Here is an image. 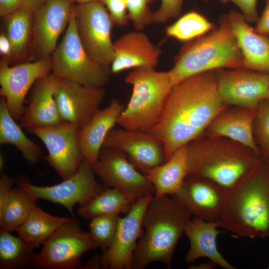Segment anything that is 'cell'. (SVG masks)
<instances>
[{
    "mask_svg": "<svg viewBox=\"0 0 269 269\" xmlns=\"http://www.w3.org/2000/svg\"><path fill=\"white\" fill-rule=\"evenodd\" d=\"M228 107L218 91L215 71L196 74L173 86L160 119L147 132L163 143L167 160L200 138Z\"/></svg>",
    "mask_w": 269,
    "mask_h": 269,
    "instance_id": "6da1fadb",
    "label": "cell"
},
{
    "mask_svg": "<svg viewBox=\"0 0 269 269\" xmlns=\"http://www.w3.org/2000/svg\"><path fill=\"white\" fill-rule=\"evenodd\" d=\"M218 227L252 239L269 238V163L260 158L230 190Z\"/></svg>",
    "mask_w": 269,
    "mask_h": 269,
    "instance_id": "7a4b0ae2",
    "label": "cell"
},
{
    "mask_svg": "<svg viewBox=\"0 0 269 269\" xmlns=\"http://www.w3.org/2000/svg\"><path fill=\"white\" fill-rule=\"evenodd\" d=\"M192 216L174 196H153L143 215L132 269H143L155 262L171 268L177 244Z\"/></svg>",
    "mask_w": 269,
    "mask_h": 269,
    "instance_id": "3957f363",
    "label": "cell"
},
{
    "mask_svg": "<svg viewBox=\"0 0 269 269\" xmlns=\"http://www.w3.org/2000/svg\"><path fill=\"white\" fill-rule=\"evenodd\" d=\"M243 59L227 14L209 32L186 43L168 73L172 86L201 73L243 68Z\"/></svg>",
    "mask_w": 269,
    "mask_h": 269,
    "instance_id": "277c9868",
    "label": "cell"
},
{
    "mask_svg": "<svg viewBox=\"0 0 269 269\" xmlns=\"http://www.w3.org/2000/svg\"><path fill=\"white\" fill-rule=\"evenodd\" d=\"M188 174L230 190L260 158L245 146L225 137L198 139L187 145Z\"/></svg>",
    "mask_w": 269,
    "mask_h": 269,
    "instance_id": "5b68a950",
    "label": "cell"
},
{
    "mask_svg": "<svg viewBox=\"0 0 269 269\" xmlns=\"http://www.w3.org/2000/svg\"><path fill=\"white\" fill-rule=\"evenodd\" d=\"M125 82L132 86L133 91L117 124L127 130L147 132L160 119L173 87L168 71L136 68L128 74Z\"/></svg>",
    "mask_w": 269,
    "mask_h": 269,
    "instance_id": "8992f818",
    "label": "cell"
},
{
    "mask_svg": "<svg viewBox=\"0 0 269 269\" xmlns=\"http://www.w3.org/2000/svg\"><path fill=\"white\" fill-rule=\"evenodd\" d=\"M52 71L56 77L82 85L103 87L111 71L88 54L78 35L74 5L65 34L52 54Z\"/></svg>",
    "mask_w": 269,
    "mask_h": 269,
    "instance_id": "52a82bcc",
    "label": "cell"
},
{
    "mask_svg": "<svg viewBox=\"0 0 269 269\" xmlns=\"http://www.w3.org/2000/svg\"><path fill=\"white\" fill-rule=\"evenodd\" d=\"M98 248L89 232L74 217L59 227L37 253L35 267L45 269H82L80 260Z\"/></svg>",
    "mask_w": 269,
    "mask_h": 269,
    "instance_id": "ba28073f",
    "label": "cell"
},
{
    "mask_svg": "<svg viewBox=\"0 0 269 269\" xmlns=\"http://www.w3.org/2000/svg\"><path fill=\"white\" fill-rule=\"evenodd\" d=\"M92 165L83 157L77 171L57 184L40 186L31 184L21 177L15 181L35 200H44L64 206L72 215L75 206L85 204L103 190L98 183Z\"/></svg>",
    "mask_w": 269,
    "mask_h": 269,
    "instance_id": "9c48e42d",
    "label": "cell"
},
{
    "mask_svg": "<svg viewBox=\"0 0 269 269\" xmlns=\"http://www.w3.org/2000/svg\"><path fill=\"white\" fill-rule=\"evenodd\" d=\"M74 10L77 31L86 51L110 70L114 57L111 37L114 23L108 11L99 0L78 3Z\"/></svg>",
    "mask_w": 269,
    "mask_h": 269,
    "instance_id": "30bf717a",
    "label": "cell"
},
{
    "mask_svg": "<svg viewBox=\"0 0 269 269\" xmlns=\"http://www.w3.org/2000/svg\"><path fill=\"white\" fill-rule=\"evenodd\" d=\"M92 167L105 186L119 189L136 199L154 195L153 185L120 150L103 147Z\"/></svg>",
    "mask_w": 269,
    "mask_h": 269,
    "instance_id": "8fae6325",
    "label": "cell"
},
{
    "mask_svg": "<svg viewBox=\"0 0 269 269\" xmlns=\"http://www.w3.org/2000/svg\"><path fill=\"white\" fill-rule=\"evenodd\" d=\"M79 130L75 125L63 121L28 131L43 142L48 151L44 159L63 179L77 171L83 158L78 139Z\"/></svg>",
    "mask_w": 269,
    "mask_h": 269,
    "instance_id": "7c38bea8",
    "label": "cell"
},
{
    "mask_svg": "<svg viewBox=\"0 0 269 269\" xmlns=\"http://www.w3.org/2000/svg\"><path fill=\"white\" fill-rule=\"evenodd\" d=\"M218 91L228 106L256 110L266 100L269 74L240 68L215 71Z\"/></svg>",
    "mask_w": 269,
    "mask_h": 269,
    "instance_id": "4fadbf2b",
    "label": "cell"
},
{
    "mask_svg": "<svg viewBox=\"0 0 269 269\" xmlns=\"http://www.w3.org/2000/svg\"><path fill=\"white\" fill-rule=\"evenodd\" d=\"M51 71L52 61L49 56L13 66H9L5 61L1 62L0 95L15 121L20 120L24 113L26 96L31 87Z\"/></svg>",
    "mask_w": 269,
    "mask_h": 269,
    "instance_id": "5bb4252c",
    "label": "cell"
},
{
    "mask_svg": "<svg viewBox=\"0 0 269 269\" xmlns=\"http://www.w3.org/2000/svg\"><path fill=\"white\" fill-rule=\"evenodd\" d=\"M153 196L148 195L137 199L130 211L121 217L112 244L100 255L102 269H132L134 251L142 233L143 215Z\"/></svg>",
    "mask_w": 269,
    "mask_h": 269,
    "instance_id": "9a60e30c",
    "label": "cell"
},
{
    "mask_svg": "<svg viewBox=\"0 0 269 269\" xmlns=\"http://www.w3.org/2000/svg\"><path fill=\"white\" fill-rule=\"evenodd\" d=\"M105 93L103 87L84 85L56 77L55 96L60 117L80 129L100 109Z\"/></svg>",
    "mask_w": 269,
    "mask_h": 269,
    "instance_id": "2e32d148",
    "label": "cell"
},
{
    "mask_svg": "<svg viewBox=\"0 0 269 269\" xmlns=\"http://www.w3.org/2000/svg\"><path fill=\"white\" fill-rule=\"evenodd\" d=\"M103 147L123 151L143 174L166 161L163 143L147 132L113 128L106 136Z\"/></svg>",
    "mask_w": 269,
    "mask_h": 269,
    "instance_id": "e0dca14e",
    "label": "cell"
},
{
    "mask_svg": "<svg viewBox=\"0 0 269 269\" xmlns=\"http://www.w3.org/2000/svg\"><path fill=\"white\" fill-rule=\"evenodd\" d=\"M230 190L209 179L187 175L180 190L172 195L194 217L217 222L225 210Z\"/></svg>",
    "mask_w": 269,
    "mask_h": 269,
    "instance_id": "ac0fdd59",
    "label": "cell"
},
{
    "mask_svg": "<svg viewBox=\"0 0 269 269\" xmlns=\"http://www.w3.org/2000/svg\"><path fill=\"white\" fill-rule=\"evenodd\" d=\"M72 0H46L35 11L32 31L35 44L43 57L52 54L61 33L69 23Z\"/></svg>",
    "mask_w": 269,
    "mask_h": 269,
    "instance_id": "d6986e66",
    "label": "cell"
},
{
    "mask_svg": "<svg viewBox=\"0 0 269 269\" xmlns=\"http://www.w3.org/2000/svg\"><path fill=\"white\" fill-rule=\"evenodd\" d=\"M161 54V49L142 31L126 33L114 42L111 72L118 73L139 67L155 68Z\"/></svg>",
    "mask_w": 269,
    "mask_h": 269,
    "instance_id": "ffe728a7",
    "label": "cell"
},
{
    "mask_svg": "<svg viewBox=\"0 0 269 269\" xmlns=\"http://www.w3.org/2000/svg\"><path fill=\"white\" fill-rule=\"evenodd\" d=\"M56 77L52 73L38 80L33 86L19 126L27 131L36 127L55 125L63 122L55 100Z\"/></svg>",
    "mask_w": 269,
    "mask_h": 269,
    "instance_id": "44dd1931",
    "label": "cell"
},
{
    "mask_svg": "<svg viewBox=\"0 0 269 269\" xmlns=\"http://www.w3.org/2000/svg\"><path fill=\"white\" fill-rule=\"evenodd\" d=\"M227 15L243 56V68L269 74V36L257 33L237 11Z\"/></svg>",
    "mask_w": 269,
    "mask_h": 269,
    "instance_id": "7402d4cb",
    "label": "cell"
},
{
    "mask_svg": "<svg viewBox=\"0 0 269 269\" xmlns=\"http://www.w3.org/2000/svg\"><path fill=\"white\" fill-rule=\"evenodd\" d=\"M256 110L235 106L227 107L212 122L206 132L209 137H225L252 150L260 158L254 134Z\"/></svg>",
    "mask_w": 269,
    "mask_h": 269,
    "instance_id": "603a6c76",
    "label": "cell"
},
{
    "mask_svg": "<svg viewBox=\"0 0 269 269\" xmlns=\"http://www.w3.org/2000/svg\"><path fill=\"white\" fill-rule=\"evenodd\" d=\"M125 107L113 98L110 104L98 110L79 133V143L82 155L92 165L98 159L109 132L117 122Z\"/></svg>",
    "mask_w": 269,
    "mask_h": 269,
    "instance_id": "cb8c5ba5",
    "label": "cell"
},
{
    "mask_svg": "<svg viewBox=\"0 0 269 269\" xmlns=\"http://www.w3.org/2000/svg\"><path fill=\"white\" fill-rule=\"evenodd\" d=\"M218 228L217 222H208L196 217L191 218L184 231L189 242V248L185 257L186 263H192L204 257L223 269H235L218 249L217 238L222 233Z\"/></svg>",
    "mask_w": 269,
    "mask_h": 269,
    "instance_id": "d4e9b609",
    "label": "cell"
},
{
    "mask_svg": "<svg viewBox=\"0 0 269 269\" xmlns=\"http://www.w3.org/2000/svg\"><path fill=\"white\" fill-rule=\"evenodd\" d=\"M143 174L154 187V196H172L177 193L188 174L187 145L176 150L165 162Z\"/></svg>",
    "mask_w": 269,
    "mask_h": 269,
    "instance_id": "484cf974",
    "label": "cell"
},
{
    "mask_svg": "<svg viewBox=\"0 0 269 269\" xmlns=\"http://www.w3.org/2000/svg\"><path fill=\"white\" fill-rule=\"evenodd\" d=\"M71 218L57 217L44 211L33 205L30 212L16 232L29 246L36 249L42 246L51 235Z\"/></svg>",
    "mask_w": 269,
    "mask_h": 269,
    "instance_id": "4316f807",
    "label": "cell"
},
{
    "mask_svg": "<svg viewBox=\"0 0 269 269\" xmlns=\"http://www.w3.org/2000/svg\"><path fill=\"white\" fill-rule=\"evenodd\" d=\"M10 115L4 99L0 101V144H11L30 164L38 162L42 156L40 147L27 137Z\"/></svg>",
    "mask_w": 269,
    "mask_h": 269,
    "instance_id": "83f0119b",
    "label": "cell"
},
{
    "mask_svg": "<svg viewBox=\"0 0 269 269\" xmlns=\"http://www.w3.org/2000/svg\"><path fill=\"white\" fill-rule=\"evenodd\" d=\"M136 200L119 189L105 186L88 203L80 206L77 213L87 220L103 215H126Z\"/></svg>",
    "mask_w": 269,
    "mask_h": 269,
    "instance_id": "f1b7e54d",
    "label": "cell"
},
{
    "mask_svg": "<svg viewBox=\"0 0 269 269\" xmlns=\"http://www.w3.org/2000/svg\"><path fill=\"white\" fill-rule=\"evenodd\" d=\"M37 253L18 236L0 231V269L35 267Z\"/></svg>",
    "mask_w": 269,
    "mask_h": 269,
    "instance_id": "f546056e",
    "label": "cell"
},
{
    "mask_svg": "<svg viewBox=\"0 0 269 269\" xmlns=\"http://www.w3.org/2000/svg\"><path fill=\"white\" fill-rule=\"evenodd\" d=\"M36 202L19 187L12 188L0 212V231L16 232L25 221Z\"/></svg>",
    "mask_w": 269,
    "mask_h": 269,
    "instance_id": "4dcf8cb0",
    "label": "cell"
},
{
    "mask_svg": "<svg viewBox=\"0 0 269 269\" xmlns=\"http://www.w3.org/2000/svg\"><path fill=\"white\" fill-rule=\"evenodd\" d=\"M34 13L26 5L5 16V34L11 42L13 56L20 55L25 49L32 30Z\"/></svg>",
    "mask_w": 269,
    "mask_h": 269,
    "instance_id": "1f68e13d",
    "label": "cell"
},
{
    "mask_svg": "<svg viewBox=\"0 0 269 269\" xmlns=\"http://www.w3.org/2000/svg\"><path fill=\"white\" fill-rule=\"evenodd\" d=\"M216 27L203 14L191 10L166 27L165 32L169 37L187 43L209 32Z\"/></svg>",
    "mask_w": 269,
    "mask_h": 269,
    "instance_id": "d6a6232c",
    "label": "cell"
},
{
    "mask_svg": "<svg viewBox=\"0 0 269 269\" xmlns=\"http://www.w3.org/2000/svg\"><path fill=\"white\" fill-rule=\"evenodd\" d=\"M120 218L118 214H107L96 216L90 219L88 232L102 252L112 244Z\"/></svg>",
    "mask_w": 269,
    "mask_h": 269,
    "instance_id": "836d02e7",
    "label": "cell"
},
{
    "mask_svg": "<svg viewBox=\"0 0 269 269\" xmlns=\"http://www.w3.org/2000/svg\"><path fill=\"white\" fill-rule=\"evenodd\" d=\"M254 134L260 158L269 159V103L266 100L260 104L256 110Z\"/></svg>",
    "mask_w": 269,
    "mask_h": 269,
    "instance_id": "e575fe53",
    "label": "cell"
},
{
    "mask_svg": "<svg viewBox=\"0 0 269 269\" xmlns=\"http://www.w3.org/2000/svg\"><path fill=\"white\" fill-rule=\"evenodd\" d=\"M155 0H126L129 19L136 30L142 31L153 22L150 5Z\"/></svg>",
    "mask_w": 269,
    "mask_h": 269,
    "instance_id": "d590c367",
    "label": "cell"
},
{
    "mask_svg": "<svg viewBox=\"0 0 269 269\" xmlns=\"http://www.w3.org/2000/svg\"><path fill=\"white\" fill-rule=\"evenodd\" d=\"M184 0H161L160 5L153 13V22L164 23L178 17L181 12Z\"/></svg>",
    "mask_w": 269,
    "mask_h": 269,
    "instance_id": "8d00e7d4",
    "label": "cell"
},
{
    "mask_svg": "<svg viewBox=\"0 0 269 269\" xmlns=\"http://www.w3.org/2000/svg\"><path fill=\"white\" fill-rule=\"evenodd\" d=\"M106 7L114 24L128 25L129 19L126 0H99Z\"/></svg>",
    "mask_w": 269,
    "mask_h": 269,
    "instance_id": "74e56055",
    "label": "cell"
},
{
    "mask_svg": "<svg viewBox=\"0 0 269 269\" xmlns=\"http://www.w3.org/2000/svg\"><path fill=\"white\" fill-rule=\"evenodd\" d=\"M223 4L230 2L235 4L241 11L246 20L249 23H257L259 16L257 12L258 0H217Z\"/></svg>",
    "mask_w": 269,
    "mask_h": 269,
    "instance_id": "f35d334b",
    "label": "cell"
},
{
    "mask_svg": "<svg viewBox=\"0 0 269 269\" xmlns=\"http://www.w3.org/2000/svg\"><path fill=\"white\" fill-rule=\"evenodd\" d=\"M14 180L6 174L0 176V212L3 209L7 197L12 189Z\"/></svg>",
    "mask_w": 269,
    "mask_h": 269,
    "instance_id": "ab89813d",
    "label": "cell"
},
{
    "mask_svg": "<svg viewBox=\"0 0 269 269\" xmlns=\"http://www.w3.org/2000/svg\"><path fill=\"white\" fill-rule=\"evenodd\" d=\"M255 30L259 34L269 36V0H265L264 9L259 16Z\"/></svg>",
    "mask_w": 269,
    "mask_h": 269,
    "instance_id": "60d3db41",
    "label": "cell"
},
{
    "mask_svg": "<svg viewBox=\"0 0 269 269\" xmlns=\"http://www.w3.org/2000/svg\"><path fill=\"white\" fill-rule=\"evenodd\" d=\"M26 5L25 0H0V15L5 16Z\"/></svg>",
    "mask_w": 269,
    "mask_h": 269,
    "instance_id": "b9f144b4",
    "label": "cell"
},
{
    "mask_svg": "<svg viewBox=\"0 0 269 269\" xmlns=\"http://www.w3.org/2000/svg\"><path fill=\"white\" fill-rule=\"evenodd\" d=\"M0 53L5 57L13 56L12 45L5 34H1L0 36Z\"/></svg>",
    "mask_w": 269,
    "mask_h": 269,
    "instance_id": "7bdbcfd3",
    "label": "cell"
},
{
    "mask_svg": "<svg viewBox=\"0 0 269 269\" xmlns=\"http://www.w3.org/2000/svg\"><path fill=\"white\" fill-rule=\"evenodd\" d=\"M82 269H102L100 255L94 256Z\"/></svg>",
    "mask_w": 269,
    "mask_h": 269,
    "instance_id": "ee69618b",
    "label": "cell"
},
{
    "mask_svg": "<svg viewBox=\"0 0 269 269\" xmlns=\"http://www.w3.org/2000/svg\"><path fill=\"white\" fill-rule=\"evenodd\" d=\"M26 5L36 11L45 2L46 0H25Z\"/></svg>",
    "mask_w": 269,
    "mask_h": 269,
    "instance_id": "f6af8a7d",
    "label": "cell"
},
{
    "mask_svg": "<svg viewBox=\"0 0 269 269\" xmlns=\"http://www.w3.org/2000/svg\"><path fill=\"white\" fill-rule=\"evenodd\" d=\"M4 158L3 155L0 154V171H1L3 170L4 168Z\"/></svg>",
    "mask_w": 269,
    "mask_h": 269,
    "instance_id": "bcb514c9",
    "label": "cell"
},
{
    "mask_svg": "<svg viewBox=\"0 0 269 269\" xmlns=\"http://www.w3.org/2000/svg\"><path fill=\"white\" fill-rule=\"evenodd\" d=\"M94 0H73V1L76 2L78 3H82L90 2V1H92Z\"/></svg>",
    "mask_w": 269,
    "mask_h": 269,
    "instance_id": "7dc6e473",
    "label": "cell"
},
{
    "mask_svg": "<svg viewBox=\"0 0 269 269\" xmlns=\"http://www.w3.org/2000/svg\"><path fill=\"white\" fill-rule=\"evenodd\" d=\"M266 100L269 103V85Z\"/></svg>",
    "mask_w": 269,
    "mask_h": 269,
    "instance_id": "c3c4849f",
    "label": "cell"
},
{
    "mask_svg": "<svg viewBox=\"0 0 269 269\" xmlns=\"http://www.w3.org/2000/svg\"><path fill=\"white\" fill-rule=\"evenodd\" d=\"M203 0V1H207L208 0Z\"/></svg>",
    "mask_w": 269,
    "mask_h": 269,
    "instance_id": "681fc988",
    "label": "cell"
},
{
    "mask_svg": "<svg viewBox=\"0 0 269 269\" xmlns=\"http://www.w3.org/2000/svg\"><path fill=\"white\" fill-rule=\"evenodd\" d=\"M269 163V159L267 160Z\"/></svg>",
    "mask_w": 269,
    "mask_h": 269,
    "instance_id": "f907efd6",
    "label": "cell"
},
{
    "mask_svg": "<svg viewBox=\"0 0 269 269\" xmlns=\"http://www.w3.org/2000/svg\"><path fill=\"white\" fill-rule=\"evenodd\" d=\"M268 269H269V266H268Z\"/></svg>",
    "mask_w": 269,
    "mask_h": 269,
    "instance_id": "816d5d0a",
    "label": "cell"
},
{
    "mask_svg": "<svg viewBox=\"0 0 269 269\" xmlns=\"http://www.w3.org/2000/svg\"><path fill=\"white\" fill-rule=\"evenodd\" d=\"M73 1V0H72Z\"/></svg>",
    "mask_w": 269,
    "mask_h": 269,
    "instance_id": "f5cc1de1",
    "label": "cell"
}]
</instances>
